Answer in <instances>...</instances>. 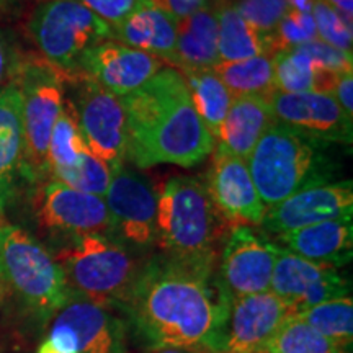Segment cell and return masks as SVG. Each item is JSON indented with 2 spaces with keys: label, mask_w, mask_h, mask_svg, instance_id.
<instances>
[{
  "label": "cell",
  "mask_w": 353,
  "mask_h": 353,
  "mask_svg": "<svg viewBox=\"0 0 353 353\" xmlns=\"http://www.w3.org/2000/svg\"><path fill=\"white\" fill-rule=\"evenodd\" d=\"M231 301L216 270L161 255L141 267L120 312L126 314L132 337L148 350L221 353Z\"/></svg>",
  "instance_id": "1"
},
{
  "label": "cell",
  "mask_w": 353,
  "mask_h": 353,
  "mask_svg": "<svg viewBox=\"0 0 353 353\" xmlns=\"http://www.w3.org/2000/svg\"><path fill=\"white\" fill-rule=\"evenodd\" d=\"M126 159L139 169L174 164L190 169L214 151V138L198 117L180 70L162 68L123 97Z\"/></svg>",
  "instance_id": "2"
},
{
  "label": "cell",
  "mask_w": 353,
  "mask_h": 353,
  "mask_svg": "<svg viewBox=\"0 0 353 353\" xmlns=\"http://www.w3.org/2000/svg\"><path fill=\"white\" fill-rule=\"evenodd\" d=\"M231 226L211 200L205 182L196 176H172L157 193V239L164 257L216 270L218 245Z\"/></svg>",
  "instance_id": "3"
},
{
  "label": "cell",
  "mask_w": 353,
  "mask_h": 353,
  "mask_svg": "<svg viewBox=\"0 0 353 353\" xmlns=\"http://www.w3.org/2000/svg\"><path fill=\"white\" fill-rule=\"evenodd\" d=\"M330 144L275 121L247 159L250 176L265 208H272L299 190L334 182Z\"/></svg>",
  "instance_id": "4"
},
{
  "label": "cell",
  "mask_w": 353,
  "mask_h": 353,
  "mask_svg": "<svg viewBox=\"0 0 353 353\" xmlns=\"http://www.w3.org/2000/svg\"><path fill=\"white\" fill-rule=\"evenodd\" d=\"M74 296L120 312L141 267L121 242L107 234H85L54 257Z\"/></svg>",
  "instance_id": "5"
},
{
  "label": "cell",
  "mask_w": 353,
  "mask_h": 353,
  "mask_svg": "<svg viewBox=\"0 0 353 353\" xmlns=\"http://www.w3.org/2000/svg\"><path fill=\"white\" fill-rule=\"evenodd\" d=\"M0 280L41 319H51L72 298L57 260L13 224H0Z\"/></svg>",
  "instance_id": "6"
},
{
  "label": "cell",
  "mask_w": 353,
  "mask_h": 353,
  "mask_svg": "<svg viewBox=\"0 0 353 353\" xmlns=\"http://www.w3.org/2000/svg\"><path fill=\"white\" fill-rule=\"evenodd\" d=\"M12 82L21 95L23 162L21 176L41 185L48 170V145L52 126L64 105L68 76L38 56L21 57Z\"/></svg>",
  "instance_id": "7"
},
{
  "label": "cell",
  "mask_w": 353,
  "mask_h": 353,
  "mask_svg": "<svg viewBox=\"0 0 353 353\" xmlns=\"http://www.w3.org/2000/svg\"><path fill=\"white\" fill-rule=\"evenodd\" d=\"M26 28L43 59L68 79L77 76L88 51L113 39L112 26L74 0L38 2Z\"/></svg>",
  "instance_id": "8"
},
{
  "label": "cell",
  "mask_w": 353,
  "mask_h": 353,
  "mask_svg": "<svg viewBox=\"0 0 353 353\" xmlns=\"http://www.w3.org/2000/svg\"><path fill=\"white\" fill-rule=\"evenodd\" d=\"M51 319L37 353H126L130 330L114 309L72 294Z\"/></svg>",
  "instance_id": "9"
},
{
  "label": "cell",
  "mask_w": 353,
  "mask_h": 353,
  "mask_svg": "<svg viewBox=\"0 0 353 353\" xmlns=\"http://www.w3.org/2000/svg\"><path fill=\"white\" fill-rule=\"evenodd\" d=\"M79 130L88 151L100 157L112 172L126 161V108L121 97L85 77L68 79Z\"/></svg>",
  "instance_id": "10"
},
{
  "label": "cell",
  "mask_w": 353,
  "mask_h": 353,
  "mask_svg": "<svg viewBox=\"0 0 353 353\" xmlns=\"http://www.w3.org/2000/svg\"><path fill=\"white\" fill-rule=\"evenodd\" d=\"M103 198L113 239L138 249L156 244L157 193L148 179L123 165L113 172Z\"/></svg>",
  "instance_id": "11"
},
{
  "label": "cell",
  "mask_w": 353,
  "mask_h": 353,
  "mask_svg": "<svg viewBox=\"0 0 353 353\" xmlns=\"http://www.w3.org/2000/svg\"><path fill=\"white\" fill-rule=\"evenodd\" d=\"M278 245L252 226H232L221 249L218 276L234 298L270 291Z\"/></svg>",
  "instance_id": "12"
},
{
  "label": "cell",
  "mask_w": 353,
  "mask_h": 353,
  "mask_svg": "<svg viewBox=\"0 0 353 353\" xmlns=\"http://www.w3.org/2000/svg\"><path fill=\"white\" fill-rule=\"evenodd\" d=\"M350 281L330 265L311 262L278 247L270 291L293 309V314L317 304L350 296Z\"/></svg>",
  "instance_id": "13"
},
{
  "label": "cell",
  "mask_w": 353,
  "mask_h": 353,
  "mask_svg": "<svg viewBox=\"0 0 353 353\" xmlns=\"http://www.w3.org/2000/svg\"><path fill=\"white\" fill-rule=\"evenodd\" d=\"M34 211L39 224L50 231L72 237L85 234L110 236V214L105 198L79 192L56 180L39 185Z\"/></svg>",
  "instance_id": "14"
},
{
  "label": "cell",
  "mask_w": 353,
  "mask_h": 353,
  "mask_svg": "<svg viewBox=\"0 0 353 353\" xmlns=\"http://www.w3.org/2000/svg\"><path fill=\"white\" fill-rule=\"evenodd\" d=\"M268 103L275 121L281 125L329 144H352L353 117L343 112L332 95L321 92H273Z\"/></svg>",
  "instance_id": "15"
},
{
  "label": "cell",
  "mask_w": 353,
  "mask_h": 353,
  "mask_svg": "<svg viewBox=\"0 0 353 353\" xmlns=\"http://www.w3.org/2000/svg\"><path fill=\"white\" fill-rule=\"evenodd\" d=\"M352 213L353 182L342 180L299 190L265 211L260 226L267 232L281 236L324 221L352 218Z\"/></svg>",
  "instance_id": "16"
},
{
  "label": "cell",
  "mask_w": 353,
  "mask_h": 353,
  "mask_svg": "<svg viewBox=\"0 0 353 353\" xmlns=\"http://www.w3.org/2000/svg\"><path fill=\"white\" fill-rule=\"evenodd\" d=\"M205 185L216 210L229 226L262 224L267 208L260 200L244 159L218 145L213 151Z\"/></svg>",
  "instance_id": "17"
},
{
  "label": "cell",
  "mask_w": 353,
  "mask_h": 353,
  "mask_svg": "<svg viewBox=\"0 0 353 353\" xmlns=\"http://www.w3.org/2000/svg\"><path fill=\"white\" fill-rule=\"evenodd\" d=\"M161 69L162 61L156 56L108 39L88 51L76 77L90 79L123 99L148 83Z\"/></svg>",
  "instance_id": "18"
},
{
  "label": "cell",
  "mask_w": 353,
  "mask_h": 353,
  "mask_svg": "<svg viewBox=\"0 0 353 353\" xmlns=\"http://www.w3.org/2000/svg\"><path fill=\"white\" fill-rule=\"evenodd\" d=\"M293 309L272 291L234 298L221 353H259Z\"/></svg>",
  "instance_id": "19"
},
{
  "label": "cell",
  "mask_w": 353,
  "mask_h": 353,
  "mask_svg": "<svg viewBox=\"0 0 353 353\" xmlns=\"http://www.w3.org/2000/svg\"><path fill=\"white\" fill-rule=\"evenodd\" d=\"M281 249L311 262L341 268L353 255L352 218L312 224V226L276 236Z\"/></svg>",
  "instance_id": "20"
},
{
  "label": "cell",
  "mask_w": 353,
  "mask_h": 353,
  "mask_svg": "<svg viewBox=\"0 0 353 353\" xmlns=\"http://www.w3.org/2000/svg\"><path fill=\"white\" fill-rule=\"evenodd\" d=\"M112 32L114 41L156 56L175 69L176 21L149 0L112 26Z\"/></svg>",
  "instance_id": "21"
},
{
  "label": "cell",
  "mask_w": 353,
  "mask_h": 353,
  "mask_svg": "<svg viewBox=\"0 0 353 353\" xmlns=\"http://www.w3.org/2000/svg\"><path fill=\"white\" fill-rule=\"evenodd\" d=\"M23 162V121L19 87L10 82L0 88V216L15 195Z\"/></svg>",
  "instance_id": "22"
},
{
  "label": "cell",
  "mask_w": 353,
  "mask_h": 353,
  "mask_svg": "<svg viewBox=\"0 0 353 353\" xmlns=\"http://www.w3.org/2000/svg\"><path fill=\"white\" fill-rule=\"evenodd\" d=\"M275 123L268 99L259 95L234 97L229 112L219 128V145L247 161L259 139Z\"/></svg>",
  "instance_id": "23"
},
{
  "label": "cell",
  "mask_w": 353,
  "mask_h": 353,
  "mask_svg": "<svg viewBox=\"0 0 353 353\" xmlns=\"http://www.w3.org/2000/svg\"><path fill=\"white\" fill-rule=\"evenodd\" d=\"M218 56V15L214 7H205L176 20L175 69H211Z\"/></svg>",
  "instance_id": "24"
},
{
  "label": "cell",
  "mask_w": 353,
  "mask_h": 353,
  "mask_svg": "<svg viewBox=\"0 0 353 353\" xmlns=\"http://www.w3.org/2000/svg\"><path fill=\"white\" fill-rule=\"evenodd\" d=\"M190 99L214 141L232 103V94L213 69H182Z\"/></svg>",
  "instance_id": "25"
},
{
  "label": "cell",
  "mask_w": 353,
  "mask_h": 353,
  "mask_svg": "<svg viewBox=\"0 0 353 353\" xmlns=\"http://www.w3.org/2000/svg\"><path fill=\"white\" fill-rule=\"evenodd\" d=\"M214 8L218 15L219 61L236 63V61L268 54L265 38L242 19L234 3L216 2Z\"/></svg>",
  "instance_id": "26"
},
{
  "label": "cell",
  "mask_w": 353,
  "mask_h": 353,
  "mask_svg": "<svg viewBox=\"0 0 353 353\" xmlns=\"http://www.w3.org/2000/svg\"><path fill=\"white\" fill-rule=\"evenodd\" d=\"M211 69L232 97L259 95L268 99L275 92L273 56L262 54L236 63L218 61Z\"/></svg>",
  "instance_id": "27"
},
{
  "label": "cell",
  "mask_w": 353,
  "mask_h": 353,
  "mask_svg": "<svg viewBox=\"0 0 353 353\" xmlns=\"http://www.w3.org/2000/svg\"><path fill=\"white\" fill-rule=\"evenodd\" d=\"M293 316L306 322L343 352L350 353L353 343V301L350 296L330 299Z\"/></svg>",
  "instance_id": "28"
},
{
  "label": "cell",
  "mask_w": 353,
  "mask_h": 353,
  "mask_svg": "<svg viewBox=\"0 0 353 353\" xmlns=\"http://www.w3.org/2000/svg\"><path fill=\"white\" fill-rule=\"evenodd\" d=\"M88 151L82 132L79 130L72 105L64 97V105L52 126L50 145H48V170L50 175L57 170L72 167L83 152Z\"/></svg>",
  "instance_id": "29"
},
{
  "label": "cell",
  "mask_w": 353,
  "mask_h": 353,
  "mask_svg": "<svg viewBox=\"0 0 353 353\" xmlns=\"http://www.w3.org/2000/svg\"><path fill=\"white\" fill-rule=\"evenodd\" d=\"M259 353H347L311 325L290 316Z\"/></svg>",
  "instance_id": "30"
},
{
  "label": "cell",
  "mask_w": 353,
  "mask_h": 353,
  "mask_svg": "<svg viewBox=\"0 0 353 353\" xmlns=\"http://www.w3.org/2000/svg\"><path fill=\"white\" fill-rule=\"evenodd\" d=\"M322 72L327 70L317 65L311 57L296 48L273 54L275 92H283V94L314 92L317 77Z\"/></svg>",
  "instance_id": "31"
},
{
  "label": "cell",
  "mask_w": 353,
  "mask_h": 353,
  "mask_svg": "<svg viewBox=\"0 0 353 353\" xmlns=\"http://www.w3.org/2000/svg\"><path fill=\"white\" fill-rule=\"evenodd\" d=\"M51 176L56 182L68 185L79 192L105 196L112 182L113 172L100 157L90 151H85L72 167L57 170Z\"/></svg>",
  "instance_id": "32"
},
{
  "label": "cell",
  "mask_w": 353,
  "mask_h": 353,
  "mask_svg": "<svg viewBox=\"0 0 353 353\" xmlns=\"http://www.w3.org/2000/svg\"><path fill=\"white\" fill-rule=\"evenodd\" d=\"M265 38L267 52L270 56L281 51H290L293 48L317 38L316 23L312 13L288 10L276 28Z\"/></svg>",
  "instance_id": "33"
},
{
  "label": "cell",
  "mask_w": 353,
  "mask_h": 353,
  "mask_svg": "<svg viewBox=\"0 0 353 353\" xmlns=\"http://www.w3.org/2000/svg\"><path fill=\"white\" fill-rule=\"evenodd\" d=\"M311 13L316 23L317 38L337 50L352 52V19H347L324 0H314Z\"/></svg>",
  "instance_id": "34"
},
{
  "label": "cell",
  "mask_w": 353,
  "mask_h": 353,
  "mask_svg": "<svg viewBox=\"0 0 353 353\" xmlns=\"http://www.w3.org/2000/svg\"><path fill=\"white\" fill-rule=\"evenodd\" d=\"M236 8L262 37L270 34L290 10L288 0H242L236 3Z\"/></svg>",
  "instance_id": "35"
},
{
  "label": "cell",
  "mask_w": 353,
  "mask_h": 353,
  "mask_svg": "<svg viewBox=\"0 0 353 353\" xmlns=\"http://www.w3.org/2000/svg\"><path fill=\"white\" fill-rule=\"evenodd\" d=\"M296 50L304 52L307 57H311L317 65L322 69L330 70V72L342 74L347 70H353V61L352 52L337 50V48L330 46V44L324 43L319 38L311 39V41L299 44Z\"/></svg>",
  "instance_id": "36"
},
{
  "label": "cell",
  "mask_w": 353,
  "mask_h": 353,
  "mask_svg": "<svg viewBox=\"0 0 353 353\" xmlns=\"http://www.w3.org/2000/svg\"><path fill=\"white\" fill-rule=\"evenodd\" d=\"M43 2V0H38ZM81 3L97 17H100L105 23L114 26L125 20L132 10H136L145 0H74Z\"/></svg>",
  "instance_id": "37"
},
{
  "label": "cell",
  "mask_w": 353,
  "mask_h": 353,
  "mask_svg": "<svg viewBox=\"0 0 353 353\" xmlns=\"http://www.w3.org/2000/svg\"><path fill=\"white\" fill-rule=\"evenodd\" d=\"M20 61L21 56L19 54V51L13 48L7 34L0 32V88L12 82L17 69H19Z\"/></svg>",
  "instance_id": "38"
},
{
  "label": "cell",
  "mask_w": 353,
  "mask_h": 353,
  "mask_svg": "<svg viewBox=\"0 0 353 353\" xmlns=\"http://www.w3.org/2000/svg\"><path fill=\"white\" fill-rule=\"evenodd\" d=\"M149 2L170 15L175 21L210 6V0H149Z\"/></svg>",
  "instance_id": "39"
},
{
  "label": "cell",
  "mask_w": 353,
  "mask_h": 353,
  "mask_svg": "<svg viewBox=\"0 0 353 353\" xmlns=\"http://www.w3.org/2000/svg\"><path fill=\"white\" fill-rule=\"evenodd\" d=\"M332 97L337 100L343 112L353 117V70L339 74L335 81Z\"/></svg>",
  "instance_id": "40"
},
{
  "label": "cell",
  "mask_w": 353,
  "mask_h": 353,
  "mask_svg": "<svg viewBox=\"0 0 353 353\" xmlns=\"http://www.w3.org/2000/svg\"><path fill=\"white\" fill-rule=\"evenodd\" d=\"M330 7H334L335 10H339L342 15H345L347 19H352L353 15V0H324Z\"/></svg>",
  "instance_id": "41"
},
{
  "label": "cell",
  "mask_w": 353,
  "mask_h": 353,
  "mask_svg": "<svg viewBox=\"0 0 353 353\" xmlns=\"http://www.w3.org/2000/svg\"><path fill=\"white\" fill-rule=\"evenodd\" d=\"M314 0H288L290 10H298L303 13H311Z\"/></svg>",
  "instance_id": "42"
},
{
  "label": "cell",
  "mask_w": 353,
  "mask_h": 353,
  "mask_svg": "<svg viewBox=\"0 0 353 353\" xmlns=\"http://www.w3.org/2000/svg\"><path fill=\"white\" fill-rule=\"evenodd\" d=\"M151 353H198L192 350H183V348H157V350H149Z\"/></svg>",
  "instance_id": "43"
},
{
  "label": "cell",
  "mask_w": 353,
  "mask_h": 353,
  "mask_svg": "<svg viewBox=\"0 0 353 353\" xmlns=\"http://www.w3.org/2000/svg\"><path fill=\"white\" fill-rule=\"evenodd\" d=\"M7 6H8V0H0V13L7 10Z\"/></svg>",
  "instance_id": "44"
},
{
  "label": "cell",
  "mask_w": 353,
  "mask_h": 353,
  "mask_svg": "<svg viewBox=\"0 0 353 353\" xmlns=\"http://www.w3.org/2000/svg\"><path fill=\"white\" fill-rule=\"evenodd\" d=\"M216 2L218 3H234V6H236V3L242 2V0H216Z\"/></svg>",
  "instance_id": "45"
},
{
  "label": "cell",
  "mask_w": 353,
  "mask_h": 353,
  "mask_svg": "<svg viewBox=\"0 0 353 353\" xmlns=\"http://www.w3.org/2000/svg\"><path fill=\"white\" fill-rule=\"evenodd\" d=\"M2 294H3V283L2 280H0V299H2Z\"/></svg>",
  "instance_id": "46"
}]
</instances>
